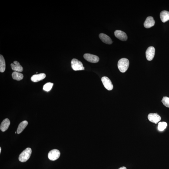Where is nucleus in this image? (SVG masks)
I'll return each instance as SVG.
<instances>
[{
	"mask_svg": "<svg viewBox=\"0 0 169 169\" xmlns=\"http://www.w3.org/2000/svg\"><path fill=\"white\" fill-rule=\"evenodd\" d=\"M130 62L128 59L125 58H122L118 62V67L120 72L124 73L128 69Z\"/></svg>",
	"mask_w": 169,
	"mask_h": 169,
	"instance_id": "obj_1",
	"label": "nucleus"
},
{
	"mask_svg": "<svg viewBox=\"0 0 169 169\" xmlns=\"http://www.w3.org/2000/svg\"><path fill=\"white\" fill-rule=\"evenodd\" d=\"M32 153V150L29 147L25 149L21 154L19 157V160L21 162H25L29 160Z\"/></svg>",
	"mask_w": 169,
	"mask_h": 169,
	"instance_id": "obj_2",
	"label": "nucleus"
},
{
	"mask_svg": "<svg viewBox=\"0 0 169 169\" xmlns=\"http://www.w3.org/2000/svg\"><path fill=\"white\" fill-rule=\"evenodd\" d=\"M72 67L75 71L84 70L85 68L83 64L80 61L76 59H73L71 61Z\"/></svg>",
	"mask_w": 169,
	"mask_h": 169,
	"instance_id": "obj_3",
	"label": "nucleus"
},
{
	"mask_svg": "<svg viewBox=\"0 0 169 169\" xmlns=\"http://www.w3.org/2000/svg\"><path fill=\"white\" fill-rule=\"evenodd\" d=\"M61 153L59 150L54 149L51 150L48 154V157L52 161H55L59 158Z\"/></svg>",
	"mask_w": 169,
	"mask_h": 169,
	"instance_id": "obj_4",
	"label": "nucleus"
},
{
	"mask_svg": "<svg viewBox=\"0 0 169 169\" xmlns=\"http://www.w3.org/2000/svg\"><path fill=\"white\" fill-rule=\"evenodd\" d=\"M102 81L105 88L107 90L111 91L113 89V85L110 79L106 76L102 78Z\"/></svg>",
	"mask_w": 169,
	"mask_h": 169,
	"instance_id": "obj_5",
	"label": "nucleus"
},
{
	"mask_svg": "<svg viewBox=\"0 0 169 169\" xmlns=\"http://www.w3.org/2000/svg\"><path fill=\"white\" fill-rule=\"evenodd\" d=\"M84 58L88 62L93 63H97L99 61L98 57L90 54H85L84 55Z\"/></svg>",
	"mask_w": 169,
	"mask_h": 169,
	"instance_id": "obj_6",
	"label": "nucleus"
},
{
	"mask_svg": "<svg viewBox=\"0 0 169 169\" xmlns=\"http://www.w3.org/2000/svg\"><path fill=\"white\" fill-rule=\"evenodd\" d=\"M155 54V49L153 46H150L147 48L146 51V57L147 60H152Z\"/></svg>",
	"mask_w": 169,
	"mask_h": 169,
	"instance_id": "obj_7",
	"label": "nucleus"
},
{
	"mask_svg": "<svg viewBox=\"0 0 169 169\" xmlns=\"http://www.w3.org/2000/svg\"><path fill=\"white\" fill-rule=\"evenodd\" d=\"M149 121L152 123L157 124L161 120V117L157 113H151L148 116Z\"/></svg>",
	"mask_w": 169,
	"mask_h": 169,
	"instance_id": "obj_8",
	"label": "nucleus"
},
{
	"mask_svg": "<svg viewBox=\"0 0 169 169\" xmlns=\"http://www.w3.org/2000/svg\"><path fill=\"white\" fill-rule=\"evenodd\" d=\"M116 37L120 40L125 41L127 40V36L125 33L120 30H116L114 32Z\"/></svg>",
	"mask_w": 169,
	"mask_h": 169,
	"instance_id": "obj_9",
	"label": "nucleus"
},
{
	"mask_svg": "<svg viewBox=\"0 0 169 169\" xmlns=\"http://www.w3.org/2000/svg\"><path fill=\"white\" fill-rule=\"evenodd\" d=\"M155 24V21L154 20L153 17L149 16L147 17L144 24L145 27L149 28L153 26Z\"/></svg>",
	"mask_w": 169,
	"mask_h": 169,
	"instance_id": "obj_10",
	"label": "nucleus"
},
{
	"mask_svg": "<svg viewBox=\"0 0 169 169\" xmlns=\"http://www.w3.org/2000/svg\"><path fill=\"white\" fill-rule=\"evenodd\" d=\"M11 66L12 70L15 72H21L23 70V68L17 61H14L13 63L11 64Z\"/></svg>",
	"mask_w": 169,
	"mask_h": 169,
	"instance_id": "obj_11",
	"label": "nucleus"
},
{
	"mask_svg": "<svg viewBox=\"0 0 169 169\" xmlns=\"http://www.w3.org/2000/svg\"><path fill=\"white\" fill-rule=\"evenodd\" d=\"M99 37L101 41L104 43L110 45L113 43L111 38L105 34L101 33L99 35Z\"/></svg>",
	"mask_w": 169,
	"mask_h": 169,
	"instance_id": "obj_12",
	"label": "nucleus"
},
{
	"mask_svg": "<svg viewBox=\"0 0 169 169\" xmlns=\"http://www.w3.org/2000/svg\"><path fill=\"white\" fill-rule=\"evenodd\" d=\"M10 124V121L8 118L4 119L1 123L0 128L2 132H4L8 130Z\"/></svg>",
	"mask_w": 169,
	"mask_h": 169,
	"instance_id": "obj_13",
	"label": "nucleus"
},
{
	"mask_svg": "<svg viewBox=\"0 0 169 169\" xmlns=\"http://www.w3.org/2000/svg\"><path fill=\"white\" fill-rule=\"evenodd\" d=\"M46 75L44 73H40L39 74L33 75L31 78V80L34 82H37L44 79Z\"/></svg>",
	"mask_w": 169,
	"mask_h": 169,
	"instance_id": "obj_14",
	"label": "nucleus"
},
{
	"mask_svg": "<svg viewBox=\"0 0 169 169\" xmlns=\"http://www.w3.org/2000/svg\"><path fill=\"white\" fill-rule=\"evenodd\" d=\"M160 18L163 23L169 20V12L167 11H162L160 14Z\"/></svg>",
	"mask_w": 169,
	"mask_h": 169,
	"instance_id": "obj_15",
	"label": "nucleus"
},
{
	"mask_svg": "<svg viewBox=\"0 0 169 169\" xmlns=\"http://www.w3.org/2000/svg\"><path fill=\"white\" fill-rule=\"evenodd\" d=\"M28 124V122L26 121H24L20 123L17 129V132L18 134H19L22 133L25 128L26 127Z\"/></svg>",
	"mask_w": 169,
	"mask_h": 169,
	"instance_id": "obj_16",
	"label": "nucleus"
},
{
	"mask_svg": "<svg viewBox=\"0 0 169 169\" xmlns=\"http://www.w3.org/2000/svg\"><path fill=\"white\" fill-rule=\"evenodd\" d=\"M6 68L5 62L3 56L0 55V72H3L5 71Z\"/></svg>",
	"mask_w": 169,
	"mask_h": 169,
	"instance_id": "obj_17",
	"label": "nucleus"
},
{
	"mask_svg": "<svg viewBox=\"0 0 169 169\" xmlns=\"http://www.w3.org/2000/svg\"><path fill=\"white\" fill-rule=\"evenodd\" d=\"M13 78L17 81H20L23 78V75L19 72H14L12 74Z\"/></svg>",
	"mask_w": 169,
	"mask_h": 169,
	"instance_id": "obj_18",
	"label": "nucleus"
},
{
	"mask_svg": "<svg viewBox=\"0 0 169 169\" xmlns=\"http://www.w3.org/2000/svg\"><path fill=\"white\" fill-rule=\"evenodd\" d=\"M167 124L165 122H160L158 124V129L160 131H162L166 128Z\"/></svg>",
	"mask_w": 169,
	"mask_h": 169,
	"instance_id": "obj_19",
	"label": "nucleus"
},
{
	"mask_svg": "<svg viewBox=\"0 0 169 169\" xmlns=\"http://www.w3.org/2000/svg\"><path fill=\"white\" fill-rule=\"evenodd\" d=\"M53 86V83L51 82H48L44 85L43 87L44 90L46 92H49L52 89Z\"/></svg>",
	"mask_w": 169,
	"mask_h": 169,
	"instance_id": "obj_20",
	"label": "nucleus"
},
{
	"mask_svg": "<svg viewBox=\"0 0 169 169\" xmlns=\"http://www.w3.org/2000/svg\"><path fill=\"white\" fill-rule=\"evenodd\" d=\"M162 102L165 106L169 108V97L167 96H164L163 98Z\"/></svg>",
	"mask_w": 169,
	"mask_h": 169,
	"instance_id": "obj_21",
	"label": "nucleus"
},
{
	"mask_svg": "<svg viewBox=\"0 0 169 169\" xmlns=\"http://www.w3.org/2000/svg\"><path fill=\"white\" fill-rule=\"evenodd\" d=\"M118 169H127L126 167H120Z\"/></svg>",
	"mask_w": 169,
	"mask_h": 169,
	"instance_id": "obj_22",
	"label": "nucleus"
},
{
	"mask_svg": "<svg viewBox=\"0 0 169 169\" xmlns=\"http://www.w3.org/2000/svg\"><path fill=\"white\" fill-rule=\"evenodd\" d=\"M1 147H0V153H1Z\"/></svg>",
	"mask_w": 169,
	"mask_h": 169,
	"instance_id": "obj_23",
	"label": "nucleus"
},
{
	"mask_svg": "<svg viewBox=\"0 0 169 169\" xmlns=\"http://www.w3.org/2000/svg\"><path fill=\"white\" fill-rule=\"evenodd\" d=\"M17 133V132H15V133Z\"/></svg>",
	"mask_w": 169,
	"mask_h": 169,
	"instance_id": "obj_24",
	"label": "nucleus"
}]
</instances>
